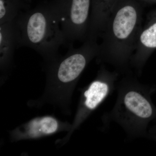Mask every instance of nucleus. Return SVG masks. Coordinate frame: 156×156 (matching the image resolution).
I'll list each match as a JSON object with an SVG mask.
<instances>
[{
    "label": "nucleus",
    "instance_id": "nucleus-5",
    "mask_svg": "<svg viewBox=\"0 0 156 156\" xmlns=\"http://www.w3.org/2000/svg\"><path fill=\"white\" fill-rule=\"evenodd\" d=\"M119 76L117 71H110L101 66L96 79L84 91L81 119L95 109L116 89Z\"/></svg>",
    "mask_w": 156,
    "mask_h": 156
},
{
    "label": "nucleus",
    "instance_id": "nucleus-1",
    "mask_svg": "<svg viewBox=\"0 0 156 156\" xmlns=\"http://www.w3.org/2000/svg\"><path fill=\"white\" fill-rule=\"evenodd\" d=\"M142 2L139 0L118 1L101 37L98 62L112 65L118 72L127 71L142 28Z\"/></svg>",
    "mask_w": 156,
    "mask_h": 156
},
{
    "label": "nucleus",
    "instance_id": "nucleus-11",
    "mask_svg": "<svg viewBox=\"0 0 156 156\" xmlns=\"http://www.w3.org/2000/svg\"><path fill=\"white\" fill-rule=\"evenodd\" d=\"M147 136L156 140V124L150 130L148 134H147Z\"/></svg>",
    "mask_w": 156,
    "mask_h": 156
},
{
    "label": "nucleus",
    "instance_id": "nucleus-2",
    "mask_svg": "<svg viewBox=\"0 0 156 156\" xmlns=\"http://www.w3.org/2000/svg\"><path fill=\"white\" fill-rule=\"evenodd\" d=\"M116 89L115 103L105 116L106 126L117 123L131 139L147 136L148 125L156 119V107L151 98L155 88L128 76L118 82Z\"/></svg>",
    "mask_w": 156,
    "mask_h": 156
},
{
    "label": "nucleus",
    "instance_id": "nucleus-10",
    "mask_svg": "<svg viewBox=\"0 0 156 156\" xmlns=\"http://www.w3.org/2000/svg\"><path fill=\"white\" fill-rule=\"evenodd\" d=\"M58 128V123L52 117L34 120L30 124L28 134L31 137L54 133Z\"/></svg>",
    "mask_w": 156,
    "mask_h": 156
},
{
    "label": "nucleus",
    "instance_id": "nucleus-3",
    "mask_svg": "<svg viewBox=\"0 0 156 156\" xmlns=\"http://www.w3.org/2000/svg\"><path fill=\"white\" fill-rule=\"evenodd\" d=\"M19 47H29L46 58H56L65 40L51 2L22 11L14 20Z\"/></svg>",
    "mask_w": 156,
    "mask_h": 156
},
{
    "label": "nucleus",
    "instance_id": "nucleus-8",
    "mask_svg": "<svg viewBox=\"0 0 156 156\" xmlns=\"http://www.w3.org/2000/svg\"><path fill=\"white\" fill-rule=\"evenodd\" d=\"M19 48L18 33L14 20L0 24V55L2 63L10 61Z\"/></svg>",
    "mask_w": 156,
    "mask_h": 156
},
{
    "label": "nucleus",
    "instance_id": "nucleus-7",
    "mask_svg": "<svg viewBox=\"0 0 156 156\" xmlns=\"http://www.w3.org/2000/svg\"><path fill=\"white\" fill-rule=\"evenodd\" d=\"M119 0H92L89 38L101 37L108 19Z\"/></svg>",
    "mask_w": 156,
    "mask_h": 156
},
{
    "label": "nucleus",
    "instance_id": "nucleus-9",
    "mask_svg": "<svg viewBox=\"0 0 156 156\" xmlns=\"http://www.w3.org/2000/svg\"><path fill=\"white\" fill-rule=\"evenodd\" d=\"M26 0H0V24L13 21L29 9Z\"/></svg>",
    "mask_w": 156,
    "mask_h": 156
},
{
    "label": "nucleus",
    "instance_id": "nucleus-12",
    "mask_svg": "<svg viewBox=\"0 0 156 156\" xmlns=\"http://www.w3.org/2000/svg\"><path fill=\"white\" fill-rule=\"evenodd\" d=\"M142 2L151 3V4H156V0H139Z\"/></svg>",
    "mask_w": 156,
    "mask_h": 156
},
{
    "label": "nucleus",
    "instance_id": "nucleus-4",
    "mask_svg": "<svg viewBox=\"0 0 156 156\" xmlns=\"http://www.w3.org/2000/svg\"><path fill=\"white\" fill-rule=\"evenodd\" d=\"M66 43L85 41L89 37L92 0H52Z\"/></svg>",
    "mask_w": 156,
    "mask_h": 156
},
{
    "label": "nucleus",
    "instance_id": "nucleus-6",
    "mask_svg": "<svg viewBox=\"0 0 156 156\" xmlns=\"http://www.w3.org/2000/svg\"><path fill=\"white\" fill-rule=\"evenodd\" d=\"M156 50V10H155L149 14L146 23L140 30L130 66L140 74L148 59Z\"/></svg>",
    "mask_w": 156,
    "mask_h": 156
}]
</instances>
